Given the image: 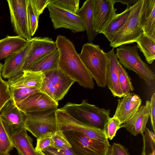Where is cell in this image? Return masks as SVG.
<instances>
[{
	"label": "cell",
	"mask_w": 155,
	"mask_h": 155,
	"mask_svg": "<svg viewBox=\"0 0 155 155\" xmlns=\"http://www.w3.org/2000/svg\"><path fill=\"white\" fill-rule=\"evenodd\" d=\"M115 3V0H93V27L97 34L103 33L116 15Z\"/></svg>",
	"instance_id": "obj_12"
},
{
	"label": "cell",
	"mask_w": 155,
	"mask_h": 155,
	"mask_svg": "<svg viewBox=\"0 0 155 155\" xmlns=\"http://www.w3.org/2000/svg\"><path fill=\"white\" fill-rule=\"evenodd\" d=\"M31 39L20 50L5 58L1 72V75L3 78L8 79L23 72L24 63L31 48Z\"/></svg>",
	"instance_id": "obj_15"
},
{
	"label": "cell",
	"mask_w": 155,
	"mask_h": 155,
	"mask_svg": "<svg viewBox=\"0 0 155 155\" xmlns=\"http://www.w3.org/2000/svg\"><path fill=\"white\" fill-rule=\"evenodd\" d=\"M118 75L119 83L124 96L133 91L134 88L130 77L119 62L118 65Z\"/></svg>",
	"instance_id": "obj_29"
},
{
	"label": "cell",
	"mask_w": 155,
	"mask_h": 155,
	"mask_svg": "<svg viewBox=\"0 0 155 155\" xmlns=\"http://www.w3.org/2000/svg\"><path fill=\"white\" fill-rule=\"evenodd\" d=\"M137 48V45H122L117 49L115 54L119 62L125 68L135 72L147 85L150 86L154 82L155 74L141 60Z\"/></svg>",
	"instance_id": "obj_4"
},
{
	"label": "cell",
	"mask_w": 155,
	"mask_h": 155,
	"mask_svg": "<svg viewBox=\"0 0 155 155\" xmlns=\"http://www.w3.org/2000/svg\"><path fill=\"white\" fill-rule=\"evenodd\" d=\"M12 99L10 87L7 81L0 75V112L6 104Z\"/></svg>",
	"instance_id": "obj_36"
},
{
	"label": "cell",
	"mask_w": 155,
	"mask_h": 155,
	"mask_svg": "<svg viewBox=\"0 0 155 155\" xmlns=\"http://www.w3.org/2000/svg\"><path fill=\"white\" fill-rule=\"evenodd\" d=\"M55 108L25 113L26 118L24 127L37 138L47 133H53L60 130Z\"/></svg>",
	"instance_id": "obj_6"
},
{
	"label": "cell",
	"mask_w": 155,
	"mask_h": 155,
	"mask_svg": "<svg viewBox=\"0 0 155 155\" xmlns=\"http://www.w3.org/2000/svg\"><path fill=\"white\" fill-rule=\"evenodd\" d=\"M150 104V101H147L130 119L121 125L120 128H124L135 136L143 133L149 118Z\"/></svg>",
	"instance_id": "obj_19"
},
{
	"label": "cell",
	"mask_w": 155,
	"mask_h": 155,
	"mask_svg": "<svg viewBox=\"0 0 155 155\" xmlns=\"http://www.w3.org/2000/svg\"><path fill=\"white\" fill-rule=\"evenodd\" d=\"M59 57V51L57 48L36 62L28 70L44 73L58 68Z\"/></svg>",
	"instance_id": "obj_25"
},
{
	"label": "cell",
	"mask_w": 155,
	"mask_h": 155,
	"mask_svg": "<svg viewBox=\"0 0 155 155\" xmlns=\"http://www.w3.org/2000/svg\"><path fill=\"white\" fill-rule=\"evenodd\" d=\"M3 64L0 63V75H1V72L2 69Z\"/></svg>",
	"instance_id": "obj_45"
},
{
	"label": "cell",
	"mask_w": 155,
	"mask_h": 155,
	"mask_svg": "<svg viewBox=\"0 0 155 155\" xmlns=\"http://www.w3.org/2000/svg\"><path fill=\"white\" fill-rule=\"evenodd\" d=\"M79 0H49V3L74 14L78 11Z\"/></svg>",
	"instance_id": "obj_35"
},
{
	"label": "cell",
	"mask_w": 155,
	"mask_h": 155,
	"mask_svg": "<svg viewBox=\"0 0 155 155\" xmlns=\"http://www.w3.org/2000/svg\"><path fill=\"white\" fill-rule=\"evenodd\" d=\"M40 91L56 103L62 99L75 81L59 68L43 73Z\"/></svg>",
	"instance_id": "obj_7"
},
{
	"label": "cell",
	"mask_w": 155,
	"mask_h": 155,
	"mask_svg": "<svg viewBox=\"0 0 155 155\" xmlns=\"http://www.w3.org/2000/svg\"><path fill=\"white\" fill-rule=\"evenodd\" d=\"M28 42L18 35H7L0 39V61L20 50L26 45Z\"/></svg>",
	"instance_id": "obj_23"
},
{
	"label": "cell",
	"mask_w": 155,
	"mask_h": 155,
	"mask_svg": "<svg viewBox=\"0 0 155 155\" xmlns=\"http://www.w3.org/2000/svg\"><path fill=\"white\" fill-rule=\"evenodd\" d=\"M47 7L55 29L64 28L70 30L73 33L85 31L82 21L77 14L50 3L48 4Z\"/></svg>",
	"instance_id": "obj_10"
},
{
	"label": "cell",
	"mask_w": 155,
	"mask_h": 155,
	"mask_svg": "<svg viewBox=\"0 0 155 155\" xmlns=\"http://www.w3.org/2000/svg\"><path fill=\"white\" fill-rule=\"evenodd\" d=\"M51 147L60 149H69L71 147L63 132L60 130L52 133Z\"/></svg>",
	"instance_id": "obj_33"
},
{
	"label": "cell",
	"mask_w": 155,
	"mask_h": 155,
	"mask_svg": "<svg viewBox=\"0 0 155 155\" xmlns=\"http://www.w3.org/2000/svg\"><path fill=\"white\" fill-rule=\"evenodd\" d=\"M140 21L144 34L155 41V0H143Z\"/></svg>",
	"instance_id": "obj_20"
},
{
	"label": "cell",
	"mask_w": 155,
	"mask_h": 155,
	"mask_svg": "<svg viewBox=\"0 0 155 155\" xmlns=\"http://www.w3.org/2000/svg\"><path fill=\"white\" fill-rule=\"evenodd\" d=\"M27 11L28 28L32 37L38 29L39 16L34 10L29 0H28Z\"/></svg>",
	"instance_id": "obj_32"
},
{
	"label": "cell",
	"mask_w": 155,
	"mask_h": 155,
	"mask_svg": "<svg viewBox=\"0 0 155 155\" xmlns=\"http://www.w3.org/2000/svg\"><path fill=\"white\" fill-rule=\"evenodd\" d=\"M56 112L59 129L62 131H77L99 142L109 141L102 130L78 120L60 108L58 109Z\"/></svg>",
	"instance_id": "obj_9"
},
{
	"label": "cell",
	"mask_w": 155,
	"mask_h": 155,
	"mask_svg": "<svg viewBox=\"0 0 155 155\" xmlns=\"http://www.w3.org/2000/svg\"><path fill=\"white\" fill-rule=\"evenodd\" d=\"M74 155H104L111 147L109 141L104 143L90 138L75 131H63Z\"/></svg>",
	"instance_id": "obj_8"
},
{
	"label": "cell",
	"mask_w": 155,
	"mask_h": 155,
	"mask_svg": "<svg viewBox=\"0 0 155 155\" xmlns=\"http://www.w3.org/2000/svg\"><path fill=\"white\" fill-rule=\"evenodd\" d=\"M24 127L11 133L12 144L19 155H38L33 146V139Z\"/></svg>",
	"instance_id": "obj_22"
},
{
	"label": "cell",
	"mask_w": 155,
	"mask_h": 155,
	"mask_svg": "<svg viewBox=\"0 0 155 155\" xmlns=\"http://www.w3.org/2000/svg\"><path fill=\"white\" fill-rule=\"evenodd\" d=\"M31 48L27 56L23 71L28 70L35 63L57 48L55 41L48 37H35L31 39Z\"/></svg>",
	"instance_id": "obj_13"
},
{
	"label": "cell",
	"mask_w": 155,
	"mask_h": 155,
	"mask_svg": "<svg viewBox=\"0 0 155 155\" xmlns=\"http://www.w3.org/2000/svg\"><path fill=\"white\" fill-rule=\"evenodd\" d=\"M78 54L97 86L105 87L108 64L106 53L100 48L99 45L90 42L83 45Z\"/></svg>",
	"instance_id": "obj_2"
},
{
	"label": "cell",
	"mask_w": 155,
	"mask_h": 155,
	"mask_svg": "<svg viewBox=\"0 0 155 155\" xmlns=\"http://www.w3.org/2000/svg\"><path fill=\"white\" fill-rule=\"evenodd\" d=\"M52 133L49 132L43 134L37 139L36 152L42 151L48 148L51 145V136Z\"/></svg>",
	"instance_id": "obj_37"
},
{
	"label": "cell",
	"mask_w": 155,
	"mask_h": 155,
	"mask_svg": "<svg viewBox=\"0 0 155 155\" xmlns=\"http://www.w3.org/2000/svg\"><path fill=\"white\" fill-rule=\"evenodd\" d=\"M93 0H86L76 14L84 24L87 40L90 42L94 40L97 34L93 27Z\"/></svg>",
	"instance_id": "obj_24"
},
{
	"label": "cell",
	"mask_w": 155,
	"mask_h": 155,
	"mask_svg": "<svg viewBox=\"0 0 155 155\" xmlns=\"http://www.w3.org/2000/svg\"><path fill=\"white\" fill-rule=\"evenodd\" d=\"M150 102L149 111V117L150 118L153 132L155 133V93L152 96Z\"/></svg>",
	"instance_id": "obj_41"
},
{
	"label": "cell",
	"mask_w": 155,
	"mask_h": 155,
	"mask_svg": "<svg viewBox=\"0 0 155 155\" xmlns=\"http://www.w3.org/2000/svg\"><path fill=\"white\" fill-rule=\"evenodd\" d=\"M37 15H39L49 3V0H29Z\"/></svg>",
	"instance_id": "obj_38"
},
{
	"label": "cell",
	"mask_w": 155,
	"mask_h": 155,
	"mask_svg": "<svg viewBox=\"0 0 155 155\" xmlns=\"http://www.w3.org/2000/svg\"><path fill=\"white\" fill-rule=\"evenodd\" d=\"M145 134H141L143 139V147L141 154L143 155L155 154V134L146 128Z\"/></svg>",
	"instance_id": "obj_30"
},
{
	"label": "cell",
	"mask_w": 155,
	"mask_h": 155,
	"mask_svg": "<svg viewBox=\"0 0 155 155\" xmlns=\"http://www.w3.org/2000/svg\"><path fill=\"white\" fill-rule=\"evenodd\" d=\"M106 54L108 59L106 75V86L113 96L114 97L121 98L123 96L118 79L119 61L116 55L114 48Z\"/></svg>",
	"instance_id": "obj_18"
},
{
	"label": "cell",
	"mask_w": 155,
	"mask_h": 155,
	"mask_svg": "<svg viewBox=\"0 0 155 155\" xmlns=\"http://www.w3.org/2000/svg\"><path fill=\"white\" fill-rule=\"evenodd\" d=\"M143 2V0H138L133 5L125 24L110 42L113 48L136 42L144 34L140 21Z\"/></svg>",
	"instance_id": "obj_5"
},
{
	"label": "cell",
	"mask_w": 155,
	"mask_h": 155,
	"mask_svg": "<svg viewBox=\"0 0 155 155\" xmlns=\"http://www.w3.org/2000/svg\"><path fill=\"white\" fill-rule=\"evenodd\" d=\"M10 155V154H7V155Z\"/></svg>",
	"instance_id": "obj_46"
},
{
	"label": "cell",
	"mask_w": 155,
	"mask_h": 155,
	"mask_svg": "<svg viewBox=\"0 0 155 155\" xmlns=\"http://www.w3.org/2000/svg\"><path fill=\"white\" fill-rule=\"evenodd\" d=\"M121 124L119 120L113 117H110L105 124L103 131L106 137L112 140L115 136L117 130L120 128Z\"/></svg>",
	"instance_id": "obj_34"
},
{
	"label": "cell",
	"mask_w": 155,
	"mask_h": 155,
	"mask_svg": "<svg viewBox=\"0 0 155 155\" xmlns=\"http://www.w3.org/2000/svg\"><path fill=\"white\" fill-rule=\"evenodd\" d=\"M111 155H130L128 150L122 145L114 143L111 147Z\"/></svg>",
	"instance_id": "obj_40"
},
{
	"label": "cell",
	"mask_w": 155,
	"mask_h": 155,
	"mask_svg": "<svg viewBox=\"0 0 155 155\" xmlns=\"http://www.w3.org/2000/svg\"><path fill=\"white\" fill-rule=\"evenodd\" d=\"M42 152L46 155H74L71 148L60 149L50 147Z\"/></svg>",
	"instance_id": "obj_39"
},
{
	"label": "cell",
	"mask_w": 155,
	"mask_h": 155,
	"mask_svg": "<svg viewBox=\"0 0 155 155\" xmlns=\"http://www.w3.org/2000/svg\"><path fill=\"white\" fill-rule=\"evenodd\" d=\"M43 73L41 72L24 70L20 74L8 79L10 87L34 88L40 89L43 78Z\"/></svg>",
	"instance_id": "obj_21"
},
{
	"label": "cell",
	"mask_w": 155,
	"mask_h": 155,
	"mask_svg": "<svg viewBox=\"0 0 155 155\" xmlns=\"http://www.w3.org/2000/svg\"><path fill=\"white\" fill-rule=\"evenodd\" d=\"M58 49L59 68L75 82L86 88L93 89V78L81 60L73 43L59 35L55 41Z\"/></svg>",
	"instance_id": "obj_1"
},
{
	"label": "cell",
	"mask_w": 155,
	"mask_h": 155,
	"mask_svg": "<svg viewBox=\"0 0 155 155\" xmlns=\"http://www.w3.org/2000/svg\"><path fill=\"white\" fill-rule=\"evenodd\" d=\"M138 0H115L116 2H120L124 4H126L127 8H129L134 5Z\"/></svg>",
	"instance_id": "obj_42"
},
{
	"label": "cell",
	"mask_w": 155,
	"mask_h": 155,
	"mask_svg": "<svg viewBox=\"0 0 155 155\" xmlns=\"http://www.w3.org/2000/svg\"><path fill=\"white\" fill-rule=\"evenodd\" d=\"M13 147L11 133L0 117V155L9 154Z\"/></svg>",
	"instance_id": "obj_28"
},
{
	"label": "cell",
	"mask_w": 155,
	"mask_h": 155,
	"mask_svg": "<svg viewBox=\"0 0 155 155\" xmlns=\"http://www.w3.org/2000/svg\"><path fill=\"white\" fill-rule=\"evenodd\" d=\"M118 100V104L113 117L117 118L122 124L130 119L140 107V97L133 93L129 92Z\"/></svg>",
	"instance_id": "obj_16"
},
{
	"label": "cell",
	"mask_w": 155,
	"mask_h": 155,
	"mask_svg": "<svg viewBox=\"0 0 155 155\" xmlns=\"http://www.w3.org/2000/svg\"><path fill=\"white\" fill-rule=\"evenodd\" d=\"M137 46L144 55L149 64H152L155 59V41L143 34L136 42Z\"/></svg>",
	"instance_id": "obj_27"
},
{
	"label": "cell",
	"mask_w": 155,
	"mask_h": 155,
	"mask_svg": "<svg viewBox=\"0 0 155 155\" xmlns=\"http://www.w3.org/2000/svg\"><path fill=\"white\" fill-rule=\"evenodd\" d=\"M111 147L109 150L104 155H111Z\"/></svg>",
	"instance_id": "obj_43"
},
{
	"label": "cell",
	"mask_w": 155,
	"mask_h": 155,
	"mask_svg": "<svg viewBox=\"0 0 155 155\" xmlns=\"http://www.w3.org/2000/svg\"><path fill=\"white\" fill-rule=\"evenodd\" d=\"M36 152L38 155H46L42 151H38Z\"/></svg>",
	"instance_id": "obj_44"
},
{
	"label": "cell",
	"mask_w": 155,
	"mask_h": 155,
	"mask_svg": "<svg viewBox=\"0 0 155 155\" xmlns=\"http://www.w3.org/2000/svg\"><path fill=\"white\" fill-rule=\"evenodd\" d=\"M83 123L103 130L110 117V110L100 108L83 100L79 104L69 102L60 108Z\"/></svg>",
	"instance_id": "obj_3"
},
{
	"label": "cell",
	"mask_w": 155,
	"mask_h": 155,
	"mask_svg": "<svg viewBox=\"0 0 155 155\" xmlns=\"http://www.w3.org/2000/svg\"><path fill=\"white\" fill-rule=\"evenodd\" d=\"M25 113L57 108L58 103L41 91L31 94L21 102L15 104Z\"/></svg>",
	"instance_id": "obj_14"
},
{
	"label": "cell",
	"mask_w": 155,
	"mask_h": 155,
	"mask_svg": "<svg viewBox=\"0 0 155 155\" xmlns=\"http://www.w3.org/2000/svg\"><path fill=\"white\" fill-rule=\"evenodd\" d=\"M133 6L129 8H127L120 13L117 14L106 29L103 34L110 42L115 35L125 24L130 15Z\"/></svg>",
	"instance_id": "obj_26"
},
{
	"label": "cell",
	"mask_w": 155,
	"mask_h": 155,
	"mask_svg": "<svg viewBox=\"0 0 155 155\" xmlns=\"http://www.w3.org/2000/svg\"><path fill=\"white\" fill-rule=\"evenodd\" d=\"M0 117L11 133L24 127L26 118L25 114L18 108L12 99L1 110Z\"/></svg>",
	"instance_id": "obj_17"
},
{
	"label": "cell",
	"mask_w": 155,
	"mask_h": 155,
	"mask_svg": "<svg viewBox=\"0 0 155 155\" xmlns=\"http://www.w3.org/2000/svg\"><path fill=\"white\" fill-rule=\"evenodd\" d=\"M12 99L16 104L22 101L33 94L40 91L34 88L22 87L14 88L10 87Z\"/></svg>",
	"instance_id": "obj_31"
},
{
	"label": "cell",
	"mask_w": 155,
	"mask_h": 155,
	"mask_svg": "<svg viewBox=\"0 0 155 155\" xmlns=\"http://www.w3.org/2000/svg\"><path fill=\"white\" fill-rule=\"evenodd\" d=\"M7 2L14 31L18 35L29 41L32 38L28 22V0H7Z\"/></svg>",
	"instance_id": "obj_11"
}]
</instances>
